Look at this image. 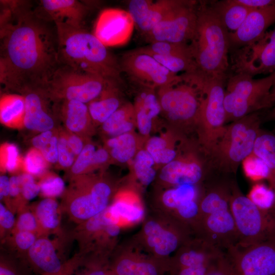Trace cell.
<instances>
[{
    "label": "cell",
    "instance_id": "cell-29",
    "mask_svg": "<svg viewBox=\"0 0 275 275\" xmlns=\"http://www.w3.org/2000/svg\"><path fill=\"white\" fill-rule=\"evenodd\" d=\"M100 127L106 139L133 131L136 128L133 104L124 102Z\"/></svg>",
    "mask_w": 275,
    "mask_h": 275
},
{
    "label": "cell",
    "instance_id": "cell-26",
    "mask_svg": "<svg viewBox=\"0 0 275 275\" xmlns=\"http://www.w3.org/2000/svg\"><path fill=\"white\" fill-rule=\"evenodd\" d=\"M45 235L61 234L63 213L60 204L52 198H44L30 206Z\"/></svg>",
    "mask_w": 275,
    "mask_h": 275
},
{
    "label": "cell",
    "instance_id": "cell-3",
    "mask_svg": "<svg viewBox=\"0 0 275 275\" xmlns=\"http://www.w3.org/2000/svg\"><path fill=\"white\" fill-rule=\"evenodd\" d=\"M197 14L195 34L188 44L197 71L207 77L227 79L229 33L210 2H199Z\"/></svg>",
    "mask_w": 275,
    "mask_h": 275
},
{
    "label": "cell",
    "instance_id": "cell-57",
    "mask_svg": "<svg viewBox=\"0 0 275 275\" xmlns=\"http://www.w3.org/2000/svg\"><path fill=\"white\" fill-rule=\"evenodd\" d=\"M206 275H229L225 252L214 262Z\"/></svg>",
    "mask_w": 275,
    "mask_h": 275
},
{
    "label": "cell",
    "instance_id": "cell-44",
    "mask_svg": "<svg viewBox=\"0 0 275 275\" xmlns=\"http://www.w3.org/2000/svg\"><path fill=\"white\" fill-rule=\"evenodd\" d=\"M96 149L95 145L91 141H89L87 142L69 170L68 177L70 180L75 177L88 174L92 159Z\"/></svg>",
    "mask_w": 275,
    "mask_h": 275
},
{
    "label": "cell",
    "instance_id": "cell-60",
    "mask_svg": "<svg viewBox=\"0 0 275 275\" xmlns=\"http://www.w3.org/2000/svg\"><path fill=\"white\" fill-rule=\"evenodd\" d=\"M237 1L252 10L275 5L274 0H237Z\"/></svg>",
    "mask_w": 275,
    "mask_h": 275
},
{
    "label": "cell",
    "instance_id": "cell-6",
    "mask_svg": "<svg viewBox=\"0 0 275 275\" xmlns=\"http://www.w3.org/2000/svg\"><path fill=\"white\" fill-rule=\"evenodd\" d=\"M260 124V117L256 112L226 125L208 154L215 167L223 172L235 173L239 164L253 152L261 130Z\"/></svg>",
    "mask_w": 275,
    "mask_h": 275
},
{
    "label": "cell",
    "instance_id": "cell-7",
    "mask_svg": "<svg viewBox=\"0 0 275 275\" xmlns=\"http://www.w3.org/2000/svg\"><path fill=\"white\" fill-rule=\"evenodd\" d=\"M274 81L275 72L259 79L244 74L228 77L224 102L226 124L271 106L270 93Z\"/></svg>",
    "mask_w": 275,
    "mask_h": 275
},
{
    "label": "cell",
    "instance_id": "cell-14",
    "mask_svg": "<svg viewBox=\"0 0 275 275\" xmlns=\"http://www.w3.org/2000/svg\"><path fill=\"white\" fill-rule=\"evenodd\" d=\"M119 62L122 72L143 88L157 89L172 82L178 75L151 56L136 49L125 53Z\"/></svg>",
    "mask_w": 275,
    "mask_h": 275
},
{
    "label": "cell",
    "instance_id": "cell-46",
    "mask_svg": "<svg viewBox=\"0 0 275 275\" xmlns=\"http://www.w3.org/2000/svg\"><path fill=\"white\" fill-rule=\"evenodd\" d=\"M245 176L254 181L268 180L269 172L264 162L253 152L241 162Z\"/></svg>",
    "mask_w": 275,
    "mask_h": 275
},
{
    "label": "cell",
    "instance_id": "cell-52",
    "mask_svg": "<svg viewBox=\"0 0 275 275\" xmlns=\"http://www.w3.org/2000/svg\"><path fill=\"white\" fill-rule=\"evenodd\" d=\"M14 213L1 202L0 238L1 241L10 235L14 228L16 222Z\"/></svg>",
    "mask_w": 275,
    "mask_h": 275
},
{
    "label": "cell",
    "instance_id": "cell-17",
    "mask_svg": "<svg viewBox=\"0 0 275 275\" xmlns=\"http://www.w3.org/2000/svg\"><path fill=\"white\" fill-rule=\"evenodd\" d=\"M134 25L127 11L108 8L99 15L93 34L107 47L123 45L130 39Z\"/></svg>",
    "mask_w": 275,
    "mask_h": 275
},
{
    "label": "cell",
    "instance_id": "cell-43",
    "mask_svg": "<svg viewBox=\"0 0 275 275\" xmlns=\"http://www.w3.org/2000/svg\"><path fill=\"white\" fill-rule=\"evenodd\" d=\"M1 171L14 173L22 168L23 159L14 144L6 143L1 146Z\"/></svg>",
    "mask_w": 275,
    "mask_h": 275
},
{
    "label": "cell",
    "instance_id": "cell-13",
    "mask_svg": "<svg viewBox=\"0 0 275 275\" xmlns=\"http://www.w3.org/2000/svg\"><path fill=\"white\" fill-rule=\"evenodd\" d=\"M232 50L231 68L235 74L254 77L274 72L275 28L253 43Z\"/></svg>",
    "mask_w": 275,
    "mask_h": 275
},
{
    "label": "cell",
    "instance_id": "cell-33",
    "mask_svg": "<svg viewBox=\"0 0 275 275\" xmlns=\"http://www.w3.org/2000/svg\"><path fill=\"white\" fill-rule=\"evenodd\" d=\"M253 153L261 159L269 172L268 181L275 191V135L260 130L255 142Z\"/></svg>",
    "mask_w": 275,
    "mask_h": 275
},
{
    "label": "cell",
    "instance_id": "cell-42",
    "mask_svg": "<svg viewBox=\"0 0 275 275\" xmlns=\"http://www.w3.org/2000/svg\"><path fill=\"white\" fill-rule=\"evenodd\" d=\"M248 198L258 208L264 210L275 209V191L262 183H257L250 189Z\"/></svg>",
    "mask_w": 275,
    "mask_h": 275
},
{
    "label": "cell",
    "instance_id": "cell-63",
    "mask_svg": "<svg viewBox=\"0 0 275 275\" xmlns=\"http://www.w3.org/2000/svg\"><path fill=\"white\" fill-rule=\"evenodd\" d=\"M109 275H114V274H113V273L111 271H109Z\"/></svg>",
    "mask_w": 275,
    "mask_h": 275
},
{
    "label": "cell",
    "instance_id": "cell-61",
    "mask_svg": "<svg viewBox=\"0 0 275 275\" xmlns=\"http://www.w3.org/2000/svg\"><path fill=\"white\" fill-rule=\"evenodd\" d=\"M266 118L269 120H275V106L269 112Z\"/></svg>",
    "mask_w": 275,
    "mask_h": 275
},
{
    "label": "cell",
    "instance_id": "cell-25",
    "mask_svg": "<svg viewBox=\"0 0 275 275\" xmlns=\"http://www.w3.org/2000/svg\"><path fill=\"white\" fill-rule=\"evenodd\" d=\"M120 83L115 79H106L99 95L87 104L95 127L101 126L124 103Z\"/></svg>",
    "mask_w": 275,
    "mask_h": 275
},
{
    "label": "cell",
    "instance_id": "cell-51",
    "mask_svg": "<svg viewBox=\"0 0 275 275\" xmlns=\"http://www.w3.org/2000/svg\"><path fill=\"white\" fill-rule=\"evenodd\" d=\"M154 1L151 0H131L128 3V12L135 25H139L146 18Z\"/></svg>",
    "mask_w": 275,
    "mask_h": 275
},
{
    "label": "cell",
    "instance_id": "cell-8",
    "mask_svg": "<svg viewBox=\"0 0 275 275\" xmlns=\"http://www.w3.org/2000/svg\"><path fill=\"white\" fill-rule=\"evenodd\" d=\"M230 210L239 234L238 245L246 247L275 239V209H260L235 182L231 184Z\"/></svg>",
    "mask_w": 275,
    "mask_h": 275
},
{
    "label": "cell",
    "instance_id": "cell-9",
    "mask_svg": "<svg viewBox=\"0 0 275 275\" xmlns=\"http://www.w3.org/2000/svg\"><path fill=\"white\" fill-rule=\"evenodd\" d=\"M227 79L203 75V96L195 131L200 146L208 155L225 129L224 102Z\"/></svg>",
    "mask_w": 275,
    "mask_h": 275
},
{
    "label": "cell",
    "instance_id": "cell-1",
    "mask_svg": "<svg viewBox=\"0 0 275 275\" xmlns=\"http://www.w3.org/2000/svg\"><path fill=\"white\" fill-rule=\"evenodd\" d=\"M1 2V84L18 94L45 87L61 65L50 21L26 2Z\"/></svg>",
    "mask_w": 275,
    "mask_h": 275
},
{
    "label": "cell",
    "instance_id": "cell-37",
    "mask_svg": "<svg viewBox=\"0 0 275 275\" xmlns=\"http://www.w3.org/2000/svg\"><path fill=\"white\" fill-rule=\"evenodd\" d=\"M178 0H158L154 2L145 19L137 26L144 35L149 33L175 6Z\"/></svg>",
    "mask_w": 275,
    "mask_h": 275
},
{
    "label": "cell",
    "instance_id": "cell-32",
    "mask_svg": "<svg viewBox=\"0 0 275 275\" xmlns=\"http://www.w3.org/2000/svg\"><path fill=\"white\" fill-rule=\"evenodd\" d=\"M162 268L152 261L122 256L114 261L111 271L114 275H161Z\"/></svg>",
    "mask_w": 275,
    "mask_h": 275
},
{
    "label": "cell",
    "instance_id": "cell-41",
    "mask_svg": "<svg viewBox=\"0 0 275 275\" xmlns=\"http://www.w3.org/2000/svg\"><path fill=\"white\" fill-rule=\"evenodd\" d=\"M17 213L15 225L11 233L24 231L33 233L38 237L47 236L30 206H25L19 209Z\"/></svg>",
    "mask_w": 275,
    "mask_h": 275
},
{
    "label": "cell",
    "instance_id": "cell-36",
    "mask_svg": "<svg viewBox=\"0 0 275 275\" xmlns=\"http://www.w3.org/2000/svg\"><path fill=\"white\" fill-rule=\"evenodd\" d=\"M134 174L145 186L149 185L154 179L156 173L155 163L151 154L145 149H140L133 159Z\"/></svg>",
    "mask_w": 275,
    "mask_h": 275
},
{
    "label": "cell",
    "instance_id": "cell-39",
    "mask_svg": "<svg viewBox=\"0 0 275 275\" xmlns=\"http://www.w3.org/2000/svg\"><path fill=\"white\" fill-rule=\"evenodd\" d=\"M37 238L33 233L21 231L11 233L2 241L7 244L10 250L16 252L17 257L23 261Z\"/></svg>",
    "mask_w": 275,
    "mask_h": 275
},
{
    "label": "cell",
    "instance_id": "cell-24",
    "mask_svg": "<svg viewBox=\"0 0 275 275\" xmlns=\"http://www.w3.org/2000/svg\"><path fill=\"white\" fill-rule=\"evenodd\" d=\"M183 226L173 230H168L154 221H148L144 227L148 245L153 249L157 255L169 256L181 243L187 240V228Z\"/></svg>",
    "mask_w": 275,
    "mask_h": 275
},
{
    "label": "cell",
    "instance_id": "cell-62",
    "mask_svg": "<svg viewBox=\"0 0 275 275\" xmlns=\"http://www.w3.org/2000/svg\"><path fill=\"white\" fill-rule=\"evenodd\" d=\"M270 101L272 104L275 103V81L270 93Z\"/></svg>",
    "mask_w": 275,
    "mask_h": 275
},
{
    "label": "cell",
    "instance_id": "cell-50",
    "mask_svg": "<svg viewBox=\"0 0 275 275\" xmlns=\"http://www.w3.org/2000/svg\"><path fill=\"white\" fill-rule=\"evenodd\" d=\"M21 196L24 202L27 204L29 201L33 199L40 193L38 182H36L35 177L27 173L19 175Z\"/></svg>",
    "mask_w": 275,
    "mask_h": 275
},
{
    "label": "cell",
    "instance_id": "cell-34",
    "mask_svg": "<svg viewBox=\"0 0 275 275\" xmlns=\"http://www.w3.org/2000/svg\"><path fill=\"white\" fill-rule=\"evenodd\" d=\"M108 208L118 223L121 219L135 223L141 220L144 215L142 207L135 201L125 196L118 197Z\"/></svg>",
    "mask_w": 275,
    "mask_h": 275
},
{
    "label": "cell",
    "instance_id": "cell-28",
    "mask_svg": "<svg viewBox=\"0 0 275 275\" xmlns=\"http://www.w3.org/2000/svg\"><path fill=\"white\" fill-rule=\"evenodd\" d=\"M143 138H139L134 131L106 139L104 147L108 151L111 158L120 163L133 160L141 147Z\"/></svg>",
    "mask_w": 275,
    "mask_h": 275
},
{
    "label": "cell",
    "instance_id": "cell-31",
    "mask_svg": "<svg viewBox=\"0 0 275 275\" xmlns=\"http://www.w3.org/2000/svg\"><path fill=\"white\" fill-rule=\"evenodd\" d=\"M210 3L229 33L239 28L252 10L237 0L211 1Z\"/></svg>",
    "mask_w": 275,
    "mask_h": 275
},
{
    "label": "cell",
    "instance_id": "cell-54",
    "mask_svg": "<svg viewBox=\"0 0 275 275\" xmlns=\"http://www.w3.org/2000/svg\"><path fill=\"white\" fill-rule=\"evenodd\" d=\"M102 264L101 261L82 259L81 265L84 266V269L79 271L77 268L72 275H109V271Z\"/></svg>",
    "mask_w": 275,
    "mask_h": 275
},
{
    "label": "cell",
    "instance_id": "cell-2",
    "mask_svg": "<svg viewBox=\"0 0 275 275\" xmlns=\"http://www.w3.org/2000/svg\"><path fill=\"white\" fill-rule=\"evenodd\" d=\"M61 65L121 82L119 60L83 28L55 24Z\"/></svg>",
    "mask_w": 275,
    "mask_h": 275
},
{
    "label": "cell",
    "instance_id": "cell-5",
    "mask_svg": "<svg viewBox=\"0 0 275 275\" xmlns=\"http://www.w3.org/2000/svg\"><path fill=\"white\" fill-rule=\"evenodd\" d=\"M112 194V187L107 181L86 174L70 179L60 205L63 213L78 225L105 210Z\"/></svg>",
    "mask_w": 275,
    "mask_h": 275
},
{
    "label": "cell",
    "instance_id": "cell-38",
    "mask_svg": "<svg viewBox=\"0 0 275 275\" xmlns=\"http://www.w3.org/2000/svg\"><path fill=\"white\" fill-rule=\"evenodd\" d=\"M197 196L195 185L185 184L166 190L162 195V201L167 207L176 210L183 203L196 200Z\"/></svg>",
    "mask_w": 275,
    "mask_h": 275
},
{
    "label": "cell",
    "instance_id": "cell-30",
    "mask_svg": "<svg viewBox=\"0 0 275 275\" xmlns=\"http://www.w3.org/2000/svg\"><path fill=\"white\" fill-rule=\"evenodd\" d=\"M25 111L24 97L18 93L3 94L0 99V121L6 126L21 128Z\"/></svg>",
    "mask_w": 275,
    "mask_h": 275
},
{
    "label": "cell",
    "instance_id": "cell-58",
    "mask_svg": "<svg viewBox=\"0 0 275 275\" xmlns=\"http://www.w3.org/2000/svg\"><path fill=\"white\" fill-rule=\"evenodd\" d=\"M0 198L5 206L11 210L10 198V178L3 174L0 176Z\"/></svg>",
    "mask_w": 275,
    "mask_h": 275
},
{
    "label": "cell",
    "instance_id": "cell-64",
    "mask_svg": "<svg viewBox=\"0 0 275 275\" xmlns=\"http://www.w3.org/2000/svg\"><path fill=\"white\" fill-rule=\"evenodd\" d=\"M65 275H72V274H65Z\"/></svg>",
    "mask_w": 275,
    "mask_h": 275
},
{
    "label": "cell",
    "instance_id": "cell-10",
    "mask_svg": "<svg viewBox=\"0 0 275 275\" xmlns=\"http://www.w3.org/2000/svg\"><path fill=\"white\" fill-rule=\"evenodd\" d=\"M106 79L60 65L44 87L55 102L76 100L86 104L97 97Z\"/></svg>",
    "mask_w": 275,
    "mask_h": 275
},
{
    "label": "cell",
    "instance_id": "cell-49",
    "mask_svg": "<svg viewBox=\"0 0 275 275\" xmlns=\"http://www.w3.org/2000/svg\"><path fill=\"white\" fill-rule=\"evenodd\" d=\"M58 130V160L57 163L60 168L68 170L73 165L76 157L68 145L66 129L59 128Z\"/></svg>",
    "mask_w": 275,
    "mask_h": 275
},
{
    "label": "cell",
    "instance_id": "cell-23",
    "mask_svg": "<svg viewBox=\"0 0 275 275\" xmlns=\"http://www.w3.org/2000/svg\"><path fill=\"white\" fill-rule=\"evenodd\" d=\"M57 103L59 120L63 122L66 130L87 138L93 135L95 126L87 104L76 100Z\"/></svg>",
    "mask_w": 275,
    "mask_h": 275
},
{
    "label": "cell",
    "instance_id": "cell-55",
    "mask_svg": "<svg viewBox=\"0 0 275 275\" xmlns=\"http://www.w3.org/2000/svg\"><path fill=\"white\" fill-rule=\"evenodd\" d=\"M66 134L68 145L76 158L87 142L90 141V138L81 136L67 130H66Z\"/></svg>",
    "mask_w": 275,
    "mask_h": 275
},
{
    "label": "cell",
    "instance_id": "cell-21",
    "mask_svg": "<svg viewBox=\"0 0 275 275\" xmlns=\"http://www.w3.org/2000/svg\"><path fill=\"white\" fill-rule=\"evenodd\" d=\"M38 13L45 20L76 28H83L88 14L87 5L77 0H42Z\"/></svg>",
    "mask_w": 275,
    "mask_h": 275
},
{
    "label": "cell",
    "instance_id": "cell-12",
    "mask_svg": "<svg viewBox=\"0 0 275 275\" xmlns=\"http://www.w3.org/2000/svg\"><path fill=\"white\" fill-rule=\"evenodd\" d=\"M229 275H275V239L225 252Z\"/></svg>",
    "mask_w": 275,
    "mask_h": 275
},
{
    "label": "cell",
    "instance_id": "cell-22",
    "mask_svg": "<svg viewBox=\"0 0 275 275\" xmlns=\"http://www.w3.org/2000/svg\"><path fill=\"white\" fill-rule=\"evenodd\" d=\"M183 244L170 265L172 271L211 264L225 252L201 237L194 241L186 240Z\"/></svg>",
    "mask_w": 275,
    "mask_h": 275
},
{
    "label": "cell",
    "instance_id": "cell-59",
    "mask_svg": "<svg viewBox=\"0 0 275 275\" xmlns=\"http://www.w3.org/2000/svg\"><path fill=\"white\" fill-rule=\"evenodd\" d=\"M214 262L211 264L199 267L180 268L173 271V275H206Z\"/></svg>",
    "mask_w": 275,
    "mask_h": 275
},
{
    "label": "cell",
    "instance_id": "cell-47",
    "mask_svg": "<svg viewBox=\"0 0 275 275\" xmlns=\"http://www.w3.org/2000/svg\"><path fill=\"white\" fill-rule=\"evenodd\" d=\"M40 194L44 198H55L62 196L65 190L63 180L54 174L46 172L38 182Z\"/></svg>",
    "mask_w": 275,
    "mask_h": 275
},
{
    "label": "cell",
    "instance_id": "cell-18",
    "mask_svg": "<svg viewBox=\"0 0 275 275\" xmlns=\"http://www.w3.org/2000/svg\"><path fill=\"white\" fill-rule=\"evenodd\" d=\"M196 231L200 237L223 251L239 241V234L230 209L202 218Z\"/></svg>",
    "mask_w": 275,
    "mask_h": 275
},
{
    "label": "cell",
    "instance_id": "cell-40",
    "mask_svg": "<svg viewBox=\"0 0 275 275\" xmlns=\"http://www.w3.org/2000/svg\"><path fill=\"white\" fill-rule=\"evenodd\" d=\"M144 53H153L161 56L192 55L188 44L164 41L155 42L136 49Z\"/></svg>",
    "mask_w": 275,
    "mask_h": 275
},
{
    "label": "cell",
    "instance_id": "cell-35",
    "mask_svg": "<svg viewBox=\"0 0 275 275\" xmlns=\"http://www.w3.org/2000/svg\"><path fill=\"white\" fill-rule=\"evenodd\" d=\"M58 128L39 133L32 139L33 147L38 150L49 164L58 163Z\"/></svg>",
    "mask_w": 275,
    "mask_h": 275
},
{
    "label": "cell",
    "instance_id": "cell-53",
    "mask_svg": "<svg viewBox=\"0 0 275 275\" xmlns=\"http://www.w3.org/2000/svg\"><path fill=\"white\" fill-rule=\"evenodd\" d=\"M18 263L14 257L1 254L0 275H25L23 270L22 264Z\"/></svg>",
    "mask_w": 275,
    "mask_h": 275
},
{
    "label": "cell",
    "instance_id": "cell-48",
    "mask_svg": "<svg viewBox=\"0 0 275 275\" xmlns=\"http://www.w3.org/2000/svg\"><path fill=\"white\" fill-rule=\"evenodd\" d=\"M136 128L141 136L146 140L152 131L153 122L156 119L153 113L142 105L134 102Z\"/></svg>",
    "mask_w": 275,
    "mask_h": 275
},
{
    "label": "cell",
    "instance_id": "cell-16",
    "mask_svg": "<svg viewBox=\"0 0 275 275\" xmlns=\"http://www.w3.org/2000/svg\"><path fill=\"white\" fill-rule=\"evenodd\" d=\"M20 94L25 98L23 126L26 129L41 133L57 128L58 103L51 98L44 87L28 88Z\"/></svg>",
    "mask_w": 275,
    "mask_h": 275
},
{
    "label": "cell",
    "instance_id": "cell-11",
    "mask_svg": "<svg viewBox=\"0 0 275 275\" xmlns=\"http://www.w3.org/2000/svg\"><path fill=\"white\" fill-rule=\"evenodd\" d=\"M198 4L196 1L178 0L164 18L145 35L147 41L189 44L197 28Z\"/></svg>",
    "mask_w": 275,
    "mask_h": 275
},
{
    "label": "cell",
    "instance_id": "cell-56",
    "mask_svg": "<svg viewBox=\"0 0 275 275\" xmlns=\"http://www.w3.org/2000/svg\"><path fill=\"white\" fill-rule=\"evenodd\" d=\"M111 158L107 149L104 147L97 148L92 158L88 173L107 163Z\"/></svg>",
    "mask_w": 275,
    "mask_h": 275
},
{
    "label": "cell",
    "instance_id": "cell-20",
    "mask_svg": "<svg viewBox=\"0 0 275 275\" xmlns=\"http://www.w3.org/2000/svg\"><path fill=\"white\" fill-rule=\"evenodd\" d=\"M275 22V5L251 10L239 28L229 33L230 50L249 45L261 37Z\"/></svg>",
    "mask_w": 275,
    "mask_h": 275
},
{
    "label": "cell",
    "instance_id": "cell-4",
    "mask_svg": "<svg viewBox=\"0 0 275 275\" xmlns=\"http://www.w3.org/2000/svg\"><path fill=\"white\" fill-rule=\"evenodd\" d=\"M202 78L197 71L183 73L157 89L161 114L180 134L196 129L203 96Z\"/></svg>",
    "mask_w": 275,
    "mask_h": 275
},
{
    "label": "cell",
    "instance_id": "cell-15",
    "mask_svg": "<svg viewBox=\"0 0 275 275\" xmlns=\"http://www.w3.org/2000/svg\"><path fill=\"white\" fill-rule=\"evenodd\" d=\"M59 244L48 236H40L22 262L40 275L72 274L80 265L82 258L77 254L68 261H63L58 253Z\"/></svg>",
    "mask_w": 275,
    "mask_h": 275
},
{
    "label": "cell",
    "instance_id": "cell-45",
    "mask_svg": "<svg viewBox=\"0 0 275 275\" xmlns=\"http://www.w3.org/2000/svg\"><path fill=\"white\" fill-rule=\"evenodd\" d=\"M48 164L42 154L33 147L23 159L22 169L34 177H41L47 172Z\"/></svg>",
    "mask_w": 275,
    "mask_h": 275
},
{
    "label": "cell",
    "instance_id": "cell-19",
    "mask_svg": "<svg viewBox=\"0 0 275 275\" xmlns=\"http://www.w3.org/2000/svg\"><path fill=\"white\" fill-rule=\"evenodd\" d=\"M203 162L195 150L190 149L179 152L171 162L162 167L160 179L169 184L196 185L205 176Z\"/></svg>",
    "mask_w": 275,
    "mask_h": 275
},
{
    "label": "cell",
    "instance_id": "cell-27",
    "mask_svg": "<svg viewBox=\"0 0 275 275\" xmlns=\"http://www.w3.org/2000/svg\"><path fill=\"white\" fill-rule=\"evenodd\" d=\"M231 183L221 182L210 185L198 202L200 219L213 213L230 209Z\"/></svg>",
    "mask_w": 275,
    "mask_h": 275
}]
</instances>
